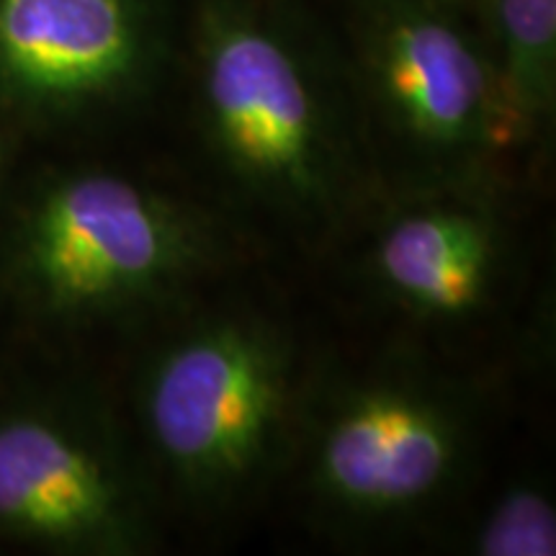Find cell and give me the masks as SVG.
<instances>
[{
  "label": "cell",
  "mask_w": 556,
  "mask_h": 556,
  "mask_svg": "<svg viewBox=\"0 0 556 556\" xmlns=\"http://www.w3.org/2000/svg\"><path fill=\"white\" fill-rule=\"evenodd\" d=\"M186 75L208 197L250 238L343 245L379 193L343 41L294 0H199Z\"/></svg>",
  "instance_id": "1"
},
{
  "label": "cell",
  "mask_w": 556,
  "mask_h": 556,
  "mask_svg": "<svg viewBox=\"0 0 556 556\" xmlns=\"http://www.w3.org/2000/svg\"><path fill=\"white\" fill-rule=\"evenodd\" d=\"M319 351L287 315L204 294L150 330L137 454L165 520L219 528L287 484Z\"/></svg>",
  "instance_id": "2"
},
{
  "label": "cell",
  "mask_w": 556,
  "mask_h": 556,
  "mask_svg": "<svg viewBox=\"0 0 556 556\" xmlns=\"http://www.w3.org/2000/svg\"><path fill=\"white\" fill-rule=\"evenodd\" d=\"M490 422L484 379L407 340L323 356L283 486L338 544H430L475 492Z\"/></svg>",
  "instance_id": "3"
},
{
  "label": "cell",
  "mask_w": 556,
  "mask_h": 556,
  "mask_svg": "<svg viewBox=\"0 0 556 556\" xmlns=\"http://www.w3.org/2000/svg\"><path fill=\"white\" fill-rule=\"evenodd\" d=\"M250 235L208 193L122 170L52 184L18 232L24 281L73 319L157 328L225 278Z\"/></svg>",
  "instance_id": "4"
},
{
  "label": "cell",
  "mask_w": 556,
  "mask_h": 556,
  "mask_svg": "<svg viewBox=\"0 0 556 556\" xmlns=\"http://www.w3.org/2000/svg\"><path fill=\"white\" fill-rule=\"evenodd\" d=\"M340 41L379 191L528 176L469 0H348Z\"/></svg>",
  "instance_id": "5"
},
{
  "label": "cell",
  "mask_w": 556,
  "mask_h": 556,
  "mask_svg": "<svg viewBox=\"0 0 556 556\" xmlns=\"http://www.w3.org/2000/svg\"><path fill=\"white\" fill-rule=\"evenodd\" d=\"M520 184L379 191L343 245L364 299L415 343L467 364L526 287Z\"/></svg>",
  "instance_id": "6"
},
{
  "label": "cell",
  "mask_w": 556,
  "mask_h": 556,
  "mask_svg": "<svg viewBox=\"0 0 556 556\" xmlns=\"http://www.w3.org/2000/svg\"><path fill=\"white\" fill-rule=\"evenodd\" d=\"M170 60L168 0H0V90L39 114L142 101Z\"/></svg>",
  "instance_id": "7"
},
{
  "label": "cell",
  "mask_w": 556,
  "mask_h": 556,
  "mask_svg": "<svg viewBox=\"0 0 556 556\" xmlns=\"http://www.w3.org/2000/svg\"><path fill=\"white\" fill-rule=\"evenodd\" d=\"M0 526L54 546L152 554L168 520L137 451L13 415L0 420Z\"/></svg>",
  "instance_id": "8"
},
{
  "label": "cell",
  "mask_w": 556,
  "mask_h": 556,
  "mask_svg": "<svg viewBox=\"0 0 556 556\" xmlns=\"http://www.w3.org/2000/svg\"><path fill=\"white\" fill-rule=\"evenodd\" d=\"M526 168L552 157L556 119V0H471Z\"/></svg>",
  "instance_id": "9"
},
{
  "label": "cell",
  "mask_w": 556,
  "mask_h": 556,
  "mask_svg": "<svg viewBox=\"0 0 556 556\" xmlns=\"http://www.w3.org/2000/svg\"><path fill=\"white\" fill-rule=\"evenodd\" d=\"M430 544L467 556H554L556 500L539 475L500 484L484 503L458 505Z\"/></svg>",
  "instance_id": "10"
},
{
  "label": "cell",
  "mask_w": 556,
  "mask_h": 556,
  "mask_svg": "<svg viewBox=\"0 0 556 556\" xmlns=\"http://www.w3.org/2000/svg\"><path fill=\"white\" fill-rule=\"evenodd\" d=\"M469 3H471V0H469Z\"/></svg>",
  "instance_id": "11"
}]
</instances>
